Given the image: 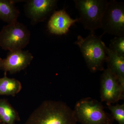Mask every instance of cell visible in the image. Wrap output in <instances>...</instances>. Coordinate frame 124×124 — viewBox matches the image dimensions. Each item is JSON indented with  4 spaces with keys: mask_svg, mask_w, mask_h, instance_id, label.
<instances>
[{
    "mask_svg": "<svg viewBox=\"0 0 124 124\" xmlns=\"http://www.w3.org/2000/svg\"><path fill=\"white\" fill-rule=\"evenodd\" d=\"M74 111L64 102L46 100L29 116L25 124H77Z\"/></svg>",
    "mask_w": 124,
    "mask_h": 124,
    "instance_id": "6da1fadb",
    "label": "cell"
},
{
    "mask_svg": "<svg viewBox=\"0 0 124 124\" xmlns=\"http://www.w3.org/2000/svg\"><path fill=\"white\" fill-rule=\"evenodd\" d=\"M99 36L95 35V32L90 31L85 38L78 36L74 44L79 46L84 58L86 65L92 72L104 70V64L107 58V47L102 41L104 35Z\"/></svg>",
    "mask_w": 124,
    "mask_h": 124,
    "instance_id": "7a4b0ae2",
    "label": "cell"
},
{
    "mask_svg": "<svg viewBox=\"0 0 124 124\" xmlns=\"http://www.w3.org/2000/svg\"><path fill=\"white\" fill-rule=\"evenodd\" d=\"M77 122L81 124H113L111 115L104 110L101 103L90 97L77 102L74 110Z\"/></svg>",
    "mask_w": 124,
    "mask_h": 124,
    "instance_id": "3957f363",
    "label": "cell"
},
{
    "mask_svg": "<svg viewBox=\"0 0 124 124\" xmlns=\"http://www.w3.org/2000/svg\"><path fill=\"white\" fill-rule=\"evenodd\" d=\"M79 15V22L90 31L101 28L103 16L108 1L107 0H73Z\"/></svg>",
    "mask_w": 124,
    "mask_h": 124,
    "instance_id": "277c9868",
    "label": "cell"
},
{
    "mask_svg": "<svg viewBox=\"0 0 124 124\" xmlns=\"http://www.w3.org/2000/svg\"><path fill=\"white\" fill-rule=\"evenodd\" d=\"M31 33L26 26L17 21L3 27L0 31V47L9 51L23 50L28 44Z\"/></svg>",
    "mask_w": 124,
    "mask_h": 124,
    "instance_id": "5b68a950",
    "label": "cell"
},
{
    "mask_svg": "<svg viewBox=\"0 0 124 124\" xmlns=\"http://www.w3.org/2000/svg\"><path fill=\"white\" fill-rule=\"evenodd\" d=\"M101 28L103 33L124 36V4L115 0L108 1L103 16Z\"/></svg>",
    "mask_w": 124,
    "mask_h": 124,
    "instance_id": "8992f818",
    "label": "cell"
},
{
    "mask_svg": "<svg viewBox=\"0 0 124 124\" xmlns=\"http://www.w3.org/2000/svg\"><path fill=\"white\" fill-rule=\"evenodd\" d=\"M124 88L108 68L104 69L100 79V98L108 106L124 99Z\"/></svg>",
    "mask_w": 124,
    "mask_h": 124,
    "instance_id": "52a82bcc",
    "label": "cell"
},
{
    "mask_svg": "<svg viewBox=\"0 0 124 124\" xmlns=\"http://www.w3.org/2000/svg\"><path fill=\"white\" fill-rule=\"evenodd\" d=\"M33 58L32 54L28 51L19 50L9 51L6 58L1 60L0 69L5 73H16L28 66Z\"/></svg>",
    "mask_w": 124,
    "mask_h": 124,
    "instance_id": "ba28073f",
    "label": "cell"
},
{
    "mask_svg": "<svg viewBox=\"0 0 124 124\" xmlns=\"http://www.w3.org/2000/svg\"><path fill=\"white\" fill-rule=\"evenodd\" d=\"M56 0H31L27 2L25 10L27 15L34 22L46 19L57 6Z\"/></svg>",
    "mask_w": 124,
    "mask_h": 124,
    "instance_id": "9c48e42d",
    "label": "cell"
},
{
    "mask_svg": "<svg viewBox=\"0 0 124 124\" xmlns=\"http://www.w3.org/2000/svg\"><path fill=\"white\" fill-rule=\"evenodd\" d=\"M77 22L78 18H72L64 10H61L54 12L48 22V29L53 34L64 35L68 32L71 26Z\"/></svg>",
    "mask_w": 124,
    "mask_h": 124,
    "instance_id": "30bf717a",
    "label": "cell"
},
{
    "mask_svg": "<svg viewBox=\"0 0 124 124\" xmlns=\"http://www.w3.org/2000/svg\"><path fill=\"white\" fill-rule=\"evenodd\" d=\"M107 62L110 70L124 88V56L118 55L107 47Z\"/></svg>",
    "mask_w": 124,
    "mask_h": 124,
    "instance_id": "8fae6325",
    "label": "cell"
},
{
    "mask_svg": "<svg viewBox=\"0 0 124 124\" xmlns=\"http://www.w3.org/2000/svg\"><path fill=\"white\" fill-rule=\"evenodd\" d=\"M16 1L0 0V19L8 24L17 21L19 12L16 7Z\"/></svg>",
    "mask_w": 124,
    "mask_h": 124,
    "instance_id": "7c38bea8",
    "label": "cell"
},
{
    "mask_svg": "<svg viewBox=\"0 0 124 124\" xmlns=\"http://www.w3.org/2000/svg\"><path fill=\"white\" fill-rule=\"evenodd\" d=\"M18 113L7 100H0V122L3 124H16L20 121Z\"/></svg>",
    "mask_w": 124,
    "mask_h": 124,
    "instance_id": "4fadbf2b",
    "label": "cell"
},
{
    "mask_svg": "<svg viewBox=\"0 0 124 124\" xmlns=\"http://www.w3.org/2000/svg\"><path fill=\"white\" fill-rule=\"evenodd\" d=\"M22 88L21 82L14 78L7 77L5 73L4 77L0 78V95L15 96Z\"/></svg>",
    "mask_w": 124,
    "mask_h": 124,
    "instance_id": "5bb4252c",
    "label": "cell"
},
{
    "mask_svg": "<svg viewBox=\"0 0 124 124\" xmlns=\"http://www.w3.org/2000/svg\"><path fill=\"white\" fill-rule=\"evenodd\" d=\"M110 111L111 116L113 119L119 124H124V104H112L108 106Z\"/></svg>",
    "mask_w": 124,
    "mask_h": 124,
    "instance_id": "9a60e30c",
    "label": "cell"
},
{
    "mask_svg": "<svg viewBox=\"0 0 124 124\" xmlns=\"http://www.w3.org/2000/svg\"><path fill=\"white\" fill-rule=\"evenodd\" d=\"M108 48L118 55L124 56V36L115 37L112 39Z\"/></svg>",
    "mask_w": 124,
    "mask_h": 124,
    "instance_id": "2e32d148",
    "label": "cell"
},
{
    "mask_svg": "<svg viewBox=\"0 0 124 124\" xmlns=\"http://www.w3.org/2000/svg\"><path fill=\"white\" fill-rule=\"evenodd\" d=\"M2 60V59L1 58H0V64L1 62V60Z\"/></svg>",
    "mask_w": 124,
    "mask_h": 124,
    "instance_id": "e0dca14e",
    "label": "cell"
},
{
    "mask_svg": "<svg viewBox=\"0 0 124 124\" xmlns=\"http://www.w3.org/2000/svg\"><path fill=\"white\" fill-rule=\"evenodd\" d=\"M0 124H2V123H1V122H0Z\"/></svg>",
    "mask_w": 124,
    "mask_h": 124,
    "instance_id": "ac0fdd59",
    "label": "cell"
}]
</instances>
